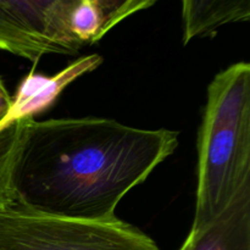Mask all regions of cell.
<instances>
[{
    "mask_svg": "<svg viewBox=\"0 0 250 250\" xmlns=\"http://www.w3.org/2000/svg\"><path fill=\"white\" fill-rule=\"evenodd\" d=\"M180 132L104 117L27 119L11 172L14 207L82 221H109L125 195L178 146Z\"/></svg>",
    "mask_w": 250,
    "mask_h": 250,
    "instance_id": "obj_1",
    "label": "cell"
},
{
    "mask_svg": "<svg viewBox=\"0 0 250 250\" xmlns=\"http://www.w3.org/2000/svg\"><path fill=\"white\" fill-rule=\"evenodd\" d=\"M197 193L192 232L207 229L237 203L250 199V65L237 62L208 87L197 142Z\"/></svg>",
    "mask_w": 250,
    "mask_h": 250,
    "instance_id": "obj_2",
    "label": "cell"
},
{
    "mask_svg": "<svg viewBox=\"0 0 250 250\" xmlns=\"http://www.w3.org/2000/svg\"><path fill=\"white\" fill-rule=\"evenodd\" d=\"M0 250H161L137 227L115 219L82 221L17 207L0 209Z\"/></svg>",
    "mask_w": 250,
    "mask_h": 250,
    "instance_id": "obj_3",
    "label": "cell"
},
{
    "mask_svg": "<svg viewBox=\"0 0 250 250\" xmlns=\"http://www.w3.org/2000/svg\"><path fill=\"white\" fill-rule=\"evenodd\" d=\"M73 0H0V49L33 63L83 48L70 28Z\"/></svg>",
    "mask_w": 250,
    "mask_h": 250,
    "instance_id": "obj_4",
    "label": "cell"
},
{
    "mask_svg": "<svg viewBox=\"0 0 250 250\" xmlns=\"http://www.w3.org/2000/svg\"><path fill=\"white\" fill-rule=\"evenodd\" d=\"M103 56L92 54L81 58L54 76H44L31 72L23 77L16 94L12 97L9 114L0 122L5 126L11 122L24 119H34L37 114L45 111L54 105L59 95L68 84L81 76L94 71L102 65Z\"/></svg>",
    "mask_w": 250,
    "mask_h": 250,
    "instance_id": "obj_5",
    "label": "cell"
},
{
    "mask_svg": "<svg viewBox=\"0 0 250 250\" xmlns=\"http://www.w3.org/2000/svg\"><path fill=\"white\" fill-rule=\"evenodd\" d=\"M155 0H73L70 28L82 46L98 43L116 24L155 5Z\"/></svg>",
    "mask_w": 250,
    "mask_h": 250,
    "instance_id": "obj_6",
    "label": "cell"
},
{
    "mask_svg": "<svg viewBox=\"0 0 250 250\" xmlns=\"http://www.w3.org/2000/svg\"><path fill=\"white\" fill-rule=\"evenodd\" d=\"M249 20V0H185L182 43L187 45L198 37H214L225 24Z\"/></svg>",
    "mask_w": 250,
    "mask_h": 250,
    "instance_id": "obj_7",
    "label": "cell"
},
{
    "mask_svg": "<svg viewBox=\"0 0 250 250\" xmlns=\"http://www.w3.org/2000/svg\"><path fill=\"white\" fill-rule=\"evenodd\" d=\"M178 250H250V199L237 203L207 229L189 231Z\"/></svg>",
    "mask_w": 250,
    "mask_h": 250,
    "instance_id": "obj_8",
    "label": "cell"
},
{
    "mask_svg": "<svg viewBox=\"0 0 250 250\" xmlns=\"http://www.w3.org/2000/svg\"><path fill=\"white\" fill-rule=\"evenodd\" d=\"M26 120L0 126V209L14 207L11 172Z\"/></svg>",
    "mask_w": 250,
    "mask_h": 250,
    "instance_id": "obj_9",
    "label": "cell"
},
{
    "mask_svg": "<svg viewBox=\"0 0 250 250\" xmlns=\"http://www.w3.org/2000/svg\"><path fill=\"white\" fill-rule=\"evenodd\" d=\"M12 104V97L9 94V92L6 90L4 82L0 78V122L6 117V115L9 114L10 107Z\"/></svg>",
    "mask_w": 250,
    "mask_h": 250,
    "instance_id": "obj_10",
    "label": "cell"
}]
</instances>
